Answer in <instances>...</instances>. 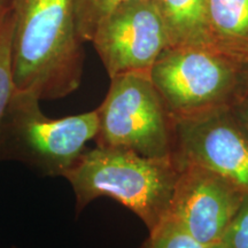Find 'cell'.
I'll use <instances>...</instances> for the list:
<instances>
[{"label":"cell","mask_w":248,"mask_h":248,"mask_svg":"<svg viewBox=\"0 0 248 248\" xmlns=\"http://www.w3.org/2000/svg\"><path fill=\"white\" fill-rule=\"evenodd\" d=\"M12 8L15 89L39 100H54L75 92L84 67L75 0H15Z\"/></svg>","instance_id":"obj_1"},{"label":"cell","mask_w":248,"mask_h":248,"mask_svg":"<svg viewBox=\"0 0 248 248\" xmlns=\"http://www.w3.org/2000/svg\"><path fill=\"white\" fill-rule=\"evenodd\" d=\"M178 171L172 155L150 157L97 146L85 151L64 178L75 194L77 214L98 198H110L152 231L167 217Z\"/></svg>","instance_id":"obj_2"},{"label":"cell","mask_w":248,"mask_h":248,"mask_svg":"<svg viewBox=\"0 0 248 248\" xmlns=\"http://www.w3.org/2000/svg\"><path fill=\"white\" fill-rule=\"evenodd\" d=\"M39 102L36 95L14 90L0 124V160L18 161L47 177H64L97 136V108L51 119Z\"/></svg>","instance_id":"obj_3"},{"label":"cell","mask_w":248,"mask_h":248,"mask_svg":"<svg viewBox=\"0 0 248 248\" xmlns=\"http://www.w3.org/2000/svg\"><path fill=\"white\" fill-rule=\"evenodd\" d=\"M241 66L206 47H167L152 67V82L172 121L238 101Z\"/></svg>","instance_id":"obj_4"},{"label":"cell","mask_w":248,"mask_h":248,"mask_svg":"<svg viewBox=\"0 0 248 248\" xmlns=\"http://www.w3.org/2000/svg\"><path fill=\"white\" fill-rule=\"evenodd\" d=\"M97 111L98 147L123 148L150 157L171 155L173 121L150 74L110 78L109 90Z\"/></svg>","instance_id":"obj_5"},{"label":"cell","mask_w":248,"mask_h":248,"mask_svg":"<svg viewBox=\"0 0 248 248\" xmlns=\"http://www.w3.org/2000/svg\"><path fill=\"white\" fill-rule=\"evenodd\" d=\"M90 43L109 78L131 73L150 74L169 45L154 0H128L116 6L97 27Z\"/></svg>","instance_id":"obj_6"},{"label":"cell","mask_w":248,"mask_h":248,"mask_svg":"<svg viewBox=\"0 0 248 248\" xmlns=\"http://www.w3.org/2000/svg\"><path fill=\"white\" fill-rule=\"evenodd\" d=\"M171 155L218 173L248 194V135L231 107L173 121Z\"/></svg>","instance_id":"obj_7"},{"label":"cell","mask_w":248,"mask_h":248,"mask_svg":"<svg viewBox=\"0 0 248 248\" xmlns=\"http://www.w3.org/2000/svg\"><path fill=\"white\" fill-rule=\"evenodd\" d=\"M177 166L178 177L166 218L204 248L221 243L245 193L229 179L198 164Z\"/></svg>","instance_id":"obj_8"},{"label":"cell","mask_w":248,"mask_h":248,"mask_svg":"<svg viewBox=\"0 0 248 248\" xmlns=\"http://www.w3.org/2000/svg\"><path fill=\"white\" fill-rule=\"evenodd\" d=\"M210 47L243 67L248 62V0H209Z\"/></svg>","instance_id":"obj_9"},{"label":"cell","mask_w":248,"mask_h":248,"mask_svg":"<svg viewBox=\"0 0 248 248\" xmlns=\"http://www.w3.org/2000/svg\"><path fill=\"white\" fill-rule=\"evenodd\" d=\"M168 37V47L210 48L209 0H154Z\"/></svg>","instance_id":"obj_10"},{"label":"cell","mask_w":248,"mask_h":248,"mask_svg":"<svg viewBox=\"0 0 248 248\" xmlns=\"http://www.w3.org/2000/svg\"><path fill=\"white\" fill-rule=\"evenodd\" d=\"M13 27V8L0 12V124L15 90L12 67Z\"/></svg>","instance_id":"obj_11"},{"label":"cell","mask_w":248,"mask_h":248,"mask_svg":"<svg viewBox=\"0 0 248 248\" xmlns=\"http://www.w3.org/2000/svg\"><path fill=\"white\" fill-rule=\"evenodd\" d=\"M124 1L128 0H75L76 27L80 40L91 42L101 21Z\"/></svg>","instance_id":"obj_12"},{"label":"cell","mask_w":248,"mask_h":248,"mask_svg":"<svg viewBox=\"0 0 248 248\" xmlns=\"http://www.w3.org/2000/svg\"><path fill=\"white\" fill-rule=\"evenodd\" d=\"M140 248H204L190 234L169 218L150 231V235Z\"/></svg>","instance_id":"obj_13"},{"label":"cell","mask_w":248,"mask_h":248,"mask_svg":"<svg viewBox=\"0 0 248 248\" xmlns=\"http://www.w3.org/2000/svg\"><path fill=\"white\" fill-rule=\"evenodd\" d=\"M221 243L226 248H248V194L224 232Z\"/></svg>","instance_id":"obj_14"},{"label":"cell","mask_w":248,"mask_h":248,"mask_svg":"<svg viewBox=\"0 0 248 248\" xmlns=\"http://www.w3.org/2000/svg\"><path fill=\"white\" fill-rule=\"evenodd\" d=\"M231 110L248 135V100H238L231 106Z\"/></svg>","instance_id":"obj_15"},{"label":"cell","mask_w":248,"mask_h":248,"mask_svg":"<svg viewBox=\"0 0 248 248\" xmlns=\"http://www.w3.org/2000/svg\"><path fill=\"white\" fill-rule=\"evenodd\" d=\"M248 100V62L244 64L239 74V89H238V100Z\"/></svg>","instance_id":"obj_16"},{"label":"cell","mask_w":248,"mask_h":248,"mask_svg":"<svg viewBox=\"0 0 248 248\" xmlns=\"http://www.w3.org/2000/svg\"><path fill=\"white\" fill-rule=\"evenodd\" d=\"M15 0H0V12L5 11V9L11 8L13 6Z\"/></svg>","instance_id":"obj_17"},{"label":"cell","mask_w":248,"mask_h":248,"mask_svg":"<svg viewBox=\"0 0 248 248\" xmlns=\"http://www.w3.org/2000/svg\"><path fill=\"white\" fill-rule=\"evenodd\" d=\"M206 248H226L224 245H223L222 243H218V244H215V245H212V246L209 247H206Z\"/></svg>","instance_id":"obj_18"},{"label":"cell","mask_w":248,"mask_h":248,"mask_svg":"<svg viewBox=\"0 0 248 248\" xmlns=\"http://www.w3.org/2000/svg\"><path fill=\"white\" fill-rule=\"evenodd\" d=\"M12 248H17V247H12Z\"/></svg>","instance_id":"obj_19"}]
</instances>
